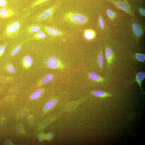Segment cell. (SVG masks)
<instances>
[{"label":"cell","instance_id":"25","mask_svg":"<svg viewBox=\"0 0 145 145\" xmlns=\"http://www.w3.org/2000/svg\"><path fill=\"white\" fill-rule=\"evenodd\" d=\"M6 68L11 73H14L15 72V70L14 68L11 65H8L6 67Z\"/></svg>","mask_w":145,"mask_h":145},{"label":"cell","instance_id":"2","mask_svg":"<svg viewBox=\"0 0 145 145\" xmlns=\"http://www.w3.org/2000/svg\"><path fill=\"white\" fill-rule=\"evenodd\" d=\"M21 26L20 22L18 21L12 22L6 26L4 34L9 37L15 36L18 34Z\"/></svg>","mask_w":145,"mask_h":145},{"label":"cell","instance_id":"30","mask_svg":"<svg viewBox=\"0 0 145 145\" xmlns=\"http://www.w3.org/2000/svg\"><path fill=\"white\" fill-rule=\"evenodd\" d=\"M11 142H10V140H7L5 141L4 143V144L5 145H9L10 144H11Z\"/></svg>","mask_w":145,"mask_h":145},{"label":"cell","instance_id":"15","mask_svg":"<svg viewBox=\"0 0 145 145\" xmlns=\"http://www.w3.org/2000/svg\"><path fill=\"white\" fill-rule=\"evenodd\" d=\"M95 36L94 32L91 30H87L84 32V36L88 40H91L93 39Z\"/></svg>","mask_w":145,"mask_h":145},{"label":"cell","instance_id":"6","mask_svg":"<svg viewBox=\"0 0 145 145\" xmlns=\"http://www.w3.org/2000/svg\"><path fill=\"white\" fill-rule=\"evenodd\" d=\"M15 13L12 10L5 7L0 9V17L7 18L14 15Z\"/></svg>","mask_w":145,"mask_h":145},{"label":"cell","instance_id":"18","mask_svg":"<svg viewBox=\"0 0 145 145\" xmlns=\"http://www.w3.org/2000/svg\"><path fill=\"white\" fill-rule=\"evenodd\" d=\"M53 76L51 74H49L45 76L42 80V82L43 84H47L52 79Z\"/></svg>","mask_w":145,"mask_h":145},{"label":"cell","instance_id":"28","mask_svg":"<svg viewBox=\"0 0 145 145\" xmlns=\"http://www.w3.org/2000/svg\"><path fill=\"white\" fill-rule=\"evenodd\" d=\"M6 48L5 45L4 44L0 46V54H2L3 53Z\"/></svg>","mask_w":145,"mask_h":145},{"label":"cell","instance_id":"21","mask_svg":"<svg viewBox=\"0 0 145 145\" xmlns=\"http://www.w3.org/2000/svg\"><path fill=\"white\" fill-rule=\"evenodd\" d=\"M135 58L138 61L144 62L145 60V55L143 54L136 53L135 55Z\"/></svg>","mask_w":145,"mask_h":145},{"label":"cell","instance_id":"16","mask_svg":"<svg viewBox=\"0 0 145 145\" xmlns=\"http://www.w3.org/2000/svg\"><path fill=\"white\" fill-rule=\"evenodd\" d=\"M50 0H36V1L33 3L29 6L28 8L31 9L34 8L35 6L40 5L42 3Z\"/></svg>","mask_w":145,"mask_h":145},{"label":"cell","instance_id":"24","mask_svg":"<svg viewBox=\"0 0 145 145\" xmlns=\"http://www.w3.org/2000/svg\"><path fill=\"white\" fill-rule=\"evenodd\" d=\"M107 13L108 15L111 18H113L115 16V14L114 12L112 11L109 9L107 10Z\"/></svg>","mask_w":145,"mask_h":145},{"label":"cell","instance_id":"8","mask_svg":"<svg viewBox=\"0 0 145 145\" xmlns=\"http://www.w3.org/2000/svg\"><path fill=\"white\" fill-rule=\"evenodd\" d=\"M110 1L118 9L126 12L129 11V6L124 2L121 1H116L113 0H111Z\"/></svg>","mask_w":145,"mask_h":145},{"label":"cell","instance_id":"26","mask_svg":"<svg viewBox=\"0 0 145 145\" xmlns=\"http://www.w3.org/2000/svg\"><path fill=\"white\" fill-rule=\"evenodd\" d=\"M7 4L6 0H0V7H5L7 5Z\"/></svg>","mask_w":145,"mask_h":145},{"label":"cell","instance_id":"3","mask_svg":"<svg viewBox=\"0 0 145 145\" xmlns=\"http://www.w3.org/2000/svg\"><path fill=\"white\" fill-rule=\"evenodd\" d=\"M58 6V5H55L46 10L36 17V20L38 22L41 21L52 19Z\"/></svg>","mask_w":145,"mask_h":145},{"label":"cell","instance_id":"13","mask_svg":"<svg viewBox=\"0 0 145 145\" xmlns=\"http://www.w3.org/2000/svg\"><path fill=\"white\" fill-rule=\"evenodd\" d=\"M57 103L56 100H52L46 103L44 107V109L45 110H48L53 107Z\"/></svg>","mask_w":145,"mask_h":145},{"label":"cell","instance_id":"23","mask_svg":"<svg viewBox=\"0 0 145 145\" xmlns=\"http://www.w3.org/2000/svg\"><path fill=\"white\" fill-rule=\"evenodd\" d=\"M21 46L19 45L16 47L12 52L11 54L12 55H15L17 54L21 50Z\"/></svg>","mask_w":145,"mask_h":145},{"label":"cell","instance_id":"12","mask_svg":"<svg viewBox=\"0 0 145 145\" xmlns=\"http://www.w3.org/2000/svg\"><path fill=\"white\" fill-rule=\"evenodd\" d=\"M88 77L90 80L98 82H102L104 80V78L98 75L95 72H90L88 75Z\"/></svg>","mask_w":145,"mask_h":145},{"label":"cell","instance_id":"29","mask_svg":"<svg viewBox=\"0 0 145 145\" xmlns=\"http://www.w3.org/2000/svg\"><path fill=\"white\" fill-rule=\"evenodd\" d=\"M140 12L142 15L145 16V10L144 9H141L140 10Z\"/></svg>","mask_w":145,"mask_h":145},{"label":"cell","instance_id":"1","mask_svg":"<svg viewBox=\"0 0 145 145\" xmlns=\"http://www.w3.org/2000/svg\"><path fill=\"white\" fill-rule=\"evenodd\" d=\"M63 20L69 23L76 25L84 24L88 20L84 15L77 12H70L65 13L63 17Z\"/></svg>","mask_w":145,"mask_h":145},{"label":"cell","instance_id":"4","mask_svg":"<svg viewBox=\"0 0 145 145\" xmlns=\"http://www.w3.org/2000/svg\"><path fill=\"white\" fill-rule=\"evenodd\" d=\"M47 67L52 69L63 67L61 63L58 59L54 56H52L48 58L46 61Z\"/></svg>","mask_w":145,"mask_h":145},{"label":"cell","instance_id":"9","mask_svg":"<svg viewBox=\"0 0 145 145\" xmlns=\"http://www.w3.org/2000/svg\"><path fill=\"white\" fill-rule=\"evenodd\" d=\"M145 78V72L143 71H141L138 72L136 76V81L139 85L143 93L144 94V92L142 89V83Z\"/></svg>","mask_w":145,"mask_h":145},{"label":"cell","instance_id":"22","mask_svg":"<svg viewBox=\"0 0 145 145\" xmlns=\"http://www.w3.org/2000/svg\"><path fill=\"white\" fill-rule=\"evenodd\" d=\"M98 60L99 65L100 67L102 68L103 65V57L101 53H100L98 55Z\"/></svg>","mask_w":145,"mask_h":145},{"label":"cell","instance_id":"31","mask_svg":"<svg viewBox=\"0 0 145 145\" xmlns=\"http://www.w3.org/2000/svg\"><path fill=\"white\" fill-rule=\"evenodd\" d=\"M47 135L50 138V139H52V134L51 133H49Z\"/></svg>","mask_w":145,"mask_h":145},{"label":"cell","instance_id":"10","mask_svg":"<svg viewBox=\"0 0 145 145\" xmlns=\"http://www.w3.org/2000/svg\"><path fill=\"white\" fill-rule=\"evenodd\" d=\"M92 94L97 97L103 98L111 97L112 96L110 94L101 90L94 91L92 92Z\"/></svg>","mask_w":145,"mask_h":145},{"label":"cell","instance_id":"19","mask_svg":"<svg viewBox=\"0 0 145 145\" xmlns=\"http://www.w3.org/2000/svg\"><path fill=\"white\" fill-rule=\"evenodd\" d=\"M24 62L26 66L29 67L32 63V59L30 56L29 55H26L24 58Z\"/></svg>","mask_w":145,"mask_h":145},{"label":"cell","instance_id":"11","mask_svg":"<svg viewBox=\"0 0 145 145\" xmlns=\"http://www.w3.org/2000/svg\"><path fill=\"white\" fill-rule=\"evenodd\" d=\"M41 26L38 25H32L28 27L26 29V31L30 34H35L40 30Z\"/></svg>","mask_w":145,"mask_h":145},{"label":"cell","instance_id":"27","mask_svg":"<svg viewBox=\"0 0 145 145\" xmlns=\"http://www.w3.org/2000/svg\"><path fill=\"white\" fill-rule=\"evenodd\" d=\"M98 22L101 28L103 29L104 28V24L103 19L101 17L99 18Z\"/></svg>","mask_w":145,"mask_h":145},{"label":"cell","instance_id":"17","mask_svg":"<svg viewBox=\"0 0 145 145\" xmlns=\"http://www.w3.org/2000/svg\"><path fill=\"white\" fill-rule=\"evenodd\" d=\"M46 37V35L42 31H39L36 33L33 36L36 39H40L44 38Z\"/></svg>","mask_w":145,"mask_h":145},{"label":"cell","instance_id":"20","mask_svg":"<svg viewBox=\"0 0 145 145\" xmlns=\"http://www.w3.org/2000/svg\"><path fill=\"white\" fill-rule=\"evenodd\" d=\"M42 91L41 90H38L35 91L30 96L31 99L35 100L40 96L42 93Z\"/></svg>","mask_w":145,"mask_h":145},{"label":"cell","instance_id":"7","mask_svg":"<svg viewBox=\"0 0 145 145\" xmlns=\"http://www.w3.org/2000/svg\"><path fill=\"white\" fill-rule=\"evenodd\" d=\"M105 54L108 64L110 65L112 63L114 58L112 51L109 48H107L105 50Z\"/></svg>","mask_w":145,"mask_h":145},{"label":"cell","instance_id":"5","mask_svg":"<svg viewBox=\"0 0 145 145\" xmlns=\"http://www.w3.org/2000/svg\"><path fill=\"white\" fill-rule=\"evenodd\" d=\"M45 31L48 35L53 36H60L65 34L63 31L58 29L48 26H45L44 27Z\"/></svg>","mask_w":145,"mask_h":145},{"label":"cell","instance_id":"32","mask_svg":"<svg viewBox=\"0 0 145 145\" xmlns=\"http://www.w3.org/2000/svg\"><path fill=\"white\" fill-rule=\"evenodd\" d=\"M42 135L41 134H40L39 135V140H41L42 139Z\"/></svg>","mask_w":145,"mask_h":145},{"label":"cell","instance_id":"14","mask_svg":"<svg viewBox=\"0 0 145 145\" xmlns=\"http://www.w3.org/2000/svg\"><path fill=\"white\" fill-rule=\"evenodd\" d=\"M133 29L135 35L138 37H140L141 35L140 31L141 30L140 27L137 24L135 23L133 24Z\"/></svg>","mask_w":145,"mask_h":145}]
</instances>
